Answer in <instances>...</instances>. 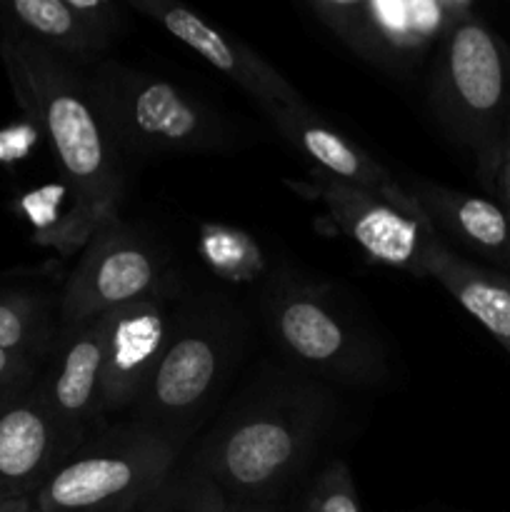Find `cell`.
Returning a JSON list of instances; mask_svg holds the SVG:
<instances>
[{"label":"cell","instance_id":"4316f807","mask_svg":"<svg viewBox=\"0 0 510 512\" xmlns=\"http://www.w3.org/2000/svg\"><path fill=\"white\" fill-rule=\"evenodd\" d=\"M30 512H40L38 508H35V505H33V508H30Z\"/></svg>","mask_w":510,"mask_h":512},{"label":"cell","instance_id":"9c48e42d","mask_svg":"<svg viewBox=\"0 0 510 512\" xmlns=\"http://www.w3.org/2000/svg\"><path fill=\"white\" fill-rule=\"evenodd\" d=\"M165 263L153 245L120 218L88 240L83 258L58 298L60 330L100 318L123 305L163 298Z\"/></svg>","mask_w":510,"mask_h":512},{"label":"cell","instance_id":"2e32d148","mask_svg":"<svg viewBox=\"0 0 510 512\" xmlns=\"http://www.w3.org/2000/svg\"><path fill=\"white\" fill-rule=\"evenodd\" d=\"M3 28L15 30L68 63L95 60L123 30L110 0H10L0 5Z\"/></svg>","mask_w":510,"mask_h":512},{"label":"cell","instance_id":"3957f363","mask_svg":"<svg viewBox=\"0 0 510 512\" xmlns=\"http://www.w3.org/2000/svg\"><path fill=\"white\" fill-rule=\"evenodd\" d=\"M430 105L445 135L473 155L480 180L498 190L510 143V48L475 15L440 43Z\"/></svg>","mask_w":510,"mask_h":512},{"label":"cell","instance_id":"d6986e66","mask_svg":"<svg viewBox=\"0 0 510 512\" xmlns=\"http://www.w3.org/2000/svg\"><path fill=\"white\" fill-rule=\"evenodd\" d=\"M60 335L58 303L33 290H0V348L45 365Z\"/></svg>","mask_w":510,"mask_h":512},{"label":"cell","instance_id":"44dd1931","mask_svg":"<svg viewBox=\"0 0 510 512\" xmlns=\"http://www.w3.org/2000/svg\"><path fill=\"white\" fill-rule=\"evenodd\" d=\"M300 512H360L355 480L343 460H333L315 475Z\"/></svg>","mask_w":510,"mask_h":512},{"label":"cell","instance_id":"5bb4252c","mask_svg":"<svg viewBox=\"0 0 510 512\" xmlns=\"http://www.w3.org/2000/svg\"><path fill=\"white\" fill-rule=\"evenodd\" d=\"M270 123L280 135L305 155L315 170L328 175L330 180L365 190V193L393 203L395 208L413 215H425L418 208L408 190L373 158L365 153L355 140L345 138L335 128H330L323 118L313 113L308 103L303 105H278L265 110Z\"/></svg>","mask_w":510,"mask_h":512},{"label":"cell","instance_id":"277c9868","mask_svg":"<svg viewBox=\"0 0 510 512\" xmlns=\"http://www.w3.org/2000/svg\"><path fill=\"white\" fill-rule=\"evenodd\" d=\"M90 103L118 153H218L233 145L223 115L180 85L115 60L83 73Z\"/></svg>","mask_w":510,"mask_h":512},{"label":"cell","instance_id":"cb8c5ba5","mask_svg":"<svg viewBox=\"0 0 510 512\" xmlns=\"http://www.w3.org/2000/svg\"><path fill=\"white\" fill-rule=\"evenodd\" d=\"M225 512H278L273 505H243V503H228Z\"/></svg>","mask_w":510,"mask_h":512},{"label":"cell","instance_id":"4fadbf2b","mask_svg":"<svg viewBox=\"0 0 510 512\" xmlns=\"http://www.w3.org/2000/svg\"><path fill=\"white\" fill-rule=\"evenodd\" d=\"M170 333L163 298L140 300L105 313L100 418L138 403L168 348Z\"/></svg>","mask_w":510,"mask_h":512},{"label":"cell","instance_id":"30bf717a","mask_svg":"<svg viewBox=\"0 0 510 512\" xmlns=\"http://www.w3.org/2000/svg\"><path fill=\"white\" fill-rule=\"evenodd\" d=\"M310 185L338 228L368 255V260L415 278H428L425 258L430 245L438 240V230L425 215L405 213L388 200L330 180L318 170L310 178Z\"/></svg>","mask_w":510,"mask_h":512},{"label":"cell","instance_id":"8fae6325","mask_svg":"<svg viewBox=\"0 0 510 512\" xmlns=\"http://www.w3.org/2000/svg\"><path fill=\"white\" fill-rule=\"evenodd\" d=\"M130 8L143 13L160 28L168 30L175 40L188 45L190 50L208 60L215 70L233 80L245 90L263 110L278 105H303V95L278 73L270 63H265L255 50L230 35L220 33L203 15L185 5L170 0H130Z\"/></svg>","mask_w":510,"mask_h":512},{"label":"cell","instance_id":"ba28073f","mask_svg":"<svg viewBox=\"0 0 510 512\" xmlns=\"http://www.w3.org/2000/svg\"><path fill=\"white\" fill-rule=\"evenodd\" d=\"M305 8L355 55L403 73L418 65L460 20L470 0H313Z\"/></svg>","mask_w":510,"mask_h":512},{"label":"cell","instance_id":"7a4b0ae2","mask_svg":"<svg viewBox=\"0 0 510 512\" xmlns=\"http://www.w3.org/2000/svg\"><path fill=\"white\" fill-rule=\"evenodd\" d=\"M330 423L333 398L323 385L273 373L213 428L188 470L218 485L228 503L270 505L310 463Z\"/></svg>","mask_w":510,"mask_h":512},{"label":"cell","instance_id":"e0dca14e","mask_svg":"<svg viewBox=\"0 0 510 512\" xmlns=\"http://www.w3.org/2000/svg\"><path fill=\"white\" fill-rule=\"evenodd\" d=\"M435 230L498 260H510V215L488 198L460 193L430 180H410L405 188Z\"/></svg>","mask_w":510,"mask_h":512},{"label":"cell","instance_id":"5b68a950","mask_svg":"<svg viewBox=\"0 0 510 512\" xmlns=\"http://www.w3.org/2000/svg\"><path fill=\"white\" fill-rule=\"evenodd\" d=\"M185 438L128 423L75 448L33 505L40 512H138L175 473Z\"/></svg>","mask_w":510,"mask_h":512},{"label":"cell","instance_id":"7402d4cb","mask_svg":"<svg viewBox=\"0 0 510 512\" xmlns=\"http://www.w3.org/2000/svg\"><path fill=\"white\" fill-rule=\"evenodd\" d=\"M40 370L43 365L35 360L0 348V405L28 393L40 378Z\"/></svg>","mask_w":510,"mask_h":512},{"label":"cell","instance_id":"ffe728a7","mask_svg":"<svg viewBox=\"0 0 510 512\" xmlns=\"http://www.w3.org/2000/svg\"><path fill=\"white\" fill-rule=\"evenodd\" d=\"M228 498L193 470H178L138 512H225Z\"/></svg>","mask_w":510,"mask_h":512},{"label":"cell","instance_id":"d4e9b609","mask_svg":"<svg viewBox=\"0 0 510 512\" xmlns=\"http://www.w3.org/2000/svg\"><path fill=\"white\" fill-rule=\"evenodd\" d=\"M33 500H10V503H0V512H30Z\"/></svg>","mask_w":510,"mask_h":512},{"label":"cell","instance_id":"6da1fadb","mask_svg":"<svg viewBox=\"0 0 510 512\" xmlns=\"http://www.w3.org/2000/svg\"><path fill=\"white\" fill-rule=\"evenodd\" d=\"M0 60L20 110L48 140L70 193L65 225L53 243L65 250L80 248L100 225L118 218L123 203L118 150L73 63L10 28L0 33Z\"/></svg>","mask_w":510,"mask_h":512},{"label":"cell","instance_id":"484cf974","mask_svg":"<svg viewBox=\"0 0 510 512\" xmlns=\"http://www.w3.org/2000/svg\"><path fill=\"white\" fill-rule=\"evenodd\" d=\"M505 210H508V215H510V203H505Z\"/></svg>","mask_w":510,"mask_h":512},{"label":"cell","instance_id":"52a82bcc","mask_svg":"<svg viewBox=\"0 0 510 512\" xmlns=\"http://www.w3.org/2000/svg\"><path fill=\"white\" fill-rule=\"evenodd\" d=\"M240 345V320L225 305H198L170 333L168 348L135 403V423L188 438L193 420L225 383Z\"/></svg>","mask_w":510,"mask_h":512},{"label":"cell","instance_id":"7c38bea8","mask_svg":"<svg viewBox=\"0 0 510 512\" xmlns=\"http://www.w3.org/2000/svg\"><path fill=\"white\" fill-rule=\"evenodd\" d=\"M103 350L105 315L63 328L45 370L35 380V388L73 448L88 440L90 425L100 420Z\"/></svg>","mask_w":510,"mask_h":512},{"label":"cell","instance_id":"603a6c76","mask_svg":"<svg viewBox=\"0 0 510 512\" xmlns=\"http://www.w3.org/2000/svg\"><path fill=\"white\" fill-rule=\"evenodd\" d=\"M498 190L503 193L505 203H510V143H508V150H505L503 168H500V175H498Z\"/></svg>","mask_w":510,"mask_h":512},{"label":"cell","instance_id":"8992f818","mask_svg":"<svg viewBox=\"0 0 510 512\" xmlns=\"http://www.w3.org/2000/svg\"><path fill=\"white\" fill-rule=\"evenodd\" d=\"M265 325L285 358L320 378L375 385L388 375L378 340L323 285H273L265 295Z\"/></svg>","mask_w":510,"mask_h":512},{"label":"cell","instance_id":"9a60e30c","mask_svg":"<svg viewBox=\"0 0 510 512\" xmlns=\"http://www.w3.org/2000/svg\"><path fill=\"white\" fill-rule=\"evenodd\" d=\"M73 450L35 385L0 405V503L33 500Z\"/></svg>","mask_w":510,"mask_h":512},{"label":"cell","instance_id":"ac0fdd59","mask_svg":"<svg viewBox=\"0 0 510 512\" xmlns=\"http://www.w3.org/2000/svg\"><path fill=\"white\" fill-rule=\"evenodd\" d=\"M425 270L510 353V278L465 263L440 238L430 245Z\"/></svg>","mask_w":510,"mask_h":512}]
</instances>
